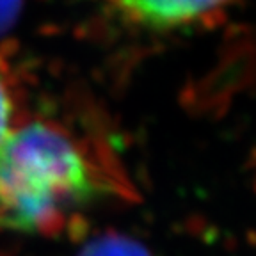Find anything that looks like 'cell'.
<instances>
[{
    "mask_svg": "<svg viewBox=\"0 0 256 256\" xmlns=\"http://www.w3.org/2000/svg\"><path fill=\"white\" fill-rule=\"evenodd\" d=\"M128 24L150 30H172L200 22L232 0H112Z\"/></svg>",
    "mask_w": 256,
    "mask_h": 256,
    "instance_id": "cell-2",
    "label": "cell"
},
{
    "mask_svg": "<svg viewBox=\"0 0 256 256\" xmlns=\"http://www.w3.org/2000/svg\"><path fill=\"white\" fill-rule=\"evenodd\" d=\"M98 194L91 160L60 128L38 121L0 140V230L41 233Z\"/></svg>",
    "mask_w": 256,
    "mask_h": 256,
    "instance_id": "cell-1",
    "label": "cell"
},
{
    "mask_svg": "<svg viewBox=\"0 0 256 256\" xmlns=\"http://www.w3.org/2000/svg\"><path fill=\"white\" fill-rule=\"evenodd\" d=\"M14 96L6 75L0 72V140L14 128Z\"/></svg>",
    "mask_w": 256,
    "mask_h": 256,
    "instance_id": "cell-4",
    "label": "cell"
},
{
    "mask_svg": "<svg viewBox=\"0 0 256 256\" xmlns=\"http://www.w3.org/2000/svg\"><path fill=\"white\" fill-rule=\"evenodd\" d=\"M16 2H18V0H0V27H2L6 22H9L11 14L14 12Z\"/></svg>",
    "mask_w": 256,
    "mask_h": 256,
    "instance_id": "cell-5",
    "label": "cell"
},
{
    "mask_svg": "<svg viewBox=\"0 0 256 256\" xmlns=\"http://www.w3.org/2000/svg\"><path fill=\"white\" fill-rule=\"evenodd\" d=\"M80 256H150L136 242H128L121 238H108L94 242Z\"/></svg>",
    "mask_w": 256,
    "mask_h": 256,
    "instance_id": "cell-3",
    "label": "cell"
}]
</instances>
